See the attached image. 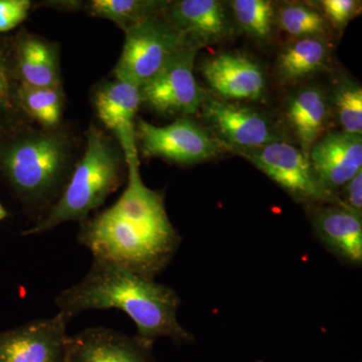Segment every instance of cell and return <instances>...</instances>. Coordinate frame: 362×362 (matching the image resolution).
Listing matches in <instances>:
<instances>
[{
  "instance_id": "cell-1",
  "label": "cell",
  "mask_w": 362,
  "mask_h": 362,
  "mask_svg": "<svg viewBox=\"0 0 362 362\" xmlns=\"http://www.w3.org/2000/svg\"><path fill=\"white\" fill-rule=\"evenodd\" d=\"M78 240L93 259L152 280L170 263L180 244L163 194L144 185L140 169H128L127 187L113 206L80 223Z\"/></svg>"
},
{
  "instance_id": "cell-2",
  "label": "cell",
  "mask_w": 362,
  "mask_h": 362,
  "mask_svg": "<svg viewBox=\"0 0 362 362\" xmlns=\"http://www.w3.org/2000/svg\"><path fill=\"white\" fill-rule=\"evenodd\" d=\"M54 301L70 320L85 311H123L137 328L135 339L146 349L151 350L159 338L175 342L192 338L178 322L180 300L173 288L101 259H93L87 275Z\"/></svg>"
},
{
  "instance_id": "cell-3",
  "label": "cell",
  "mask_w": 362,
  "mask_h": 362,
  "mask_svg": "<svg viewBox=\"0 0 362 362\" xmlns=\"http://www.w3.org/2000/svg\"><path fill=\"white\" fill-rule=\"evenodd\" d=\"M78 149L77 138L64 124L54 129L23 126L0 135V175L26 211L42 213V218L63 194Z\"/></svg>"
},
{
  "instance_id": "cell-4",
  "label": "cell",
  "mask_w": 362,
  "mask_h": 362,
  "mask_svg": "<svg viewBox=\"0 0 362 362\" xmlns=\"http://www.w3.org/2000/svg\"><path fill=\"white\" fill-rule=\"evenodd\" d=\"M85 141L84 153L63 194L49 213L23 233L25 237L42 235L69 221L82 223L127 181L125 156L110 133L90 122L85 131Z\"/></svg>"
},
{
  "instance_id": "cell-5",
  "label": "cell",
  "mask_w": 362,
  "mask_h": 362,
  "mask_svg": "<svg viewBox=\"0 0 362 362\" xmlns=\"http://www.w3.org/2000/svg\"><path fill=\"white\" fill-rule=\"evenodd\" d=\"M164 13L124 32L125 40L113 69L114 78L140 89L156 77L185 45L192 44Z\"/></svg>"
},
{
  "instance_id": "cell-6",
  "label": "cell",
  "mask_w": 362,
  "mask_h": 362,
  "mask_svg": "<svg viewBox=\"0 0 362 362\" xmlns=\"http://www.w3.org/2000/svg\"><path fill=\"white\" fill-rule=\"evenodd\" d=\"M239 154L277 183L294 201L307 206H339L337 194L319 180L308 154L289 142L278 140Z\"/></svg>"
},
{
  "instance_id": "cell-7",
  "label": "cell",
  "mask_w": 362,
  "mask_h": 362,
  "mask_svg": "<svg viewBox=\"0 0 362 362\" xmlns=\"http://www.w3.org/2000/svg\"><path fill=\"white\" fill-rule=\"evenodd\" d=\"M138 151L148 158H160L180 165L201 163L228 150L206 127L189 117H180L166 126L143 119L136 122Z\"/></svg>"
},
{
  "instance_id": "cell-8",
  "label": "cell",
  "mask_w": 362,
  "mask_h": 362,
  "mask_svg": "<svg viewBox=\"0 0 362 362\" xmlns=\"http://www.w3.org/2000/svg\"><path fill=\"white\" fill-rule=\"evenodd\" d=\"M199 47L188 44L156 76L140 88L142 105L159 115L189 117L197 113L206 94L194 76Z\"/></svg>"
},
{
  "instance_id": "cell-9",
  "label": "cell",
  "mask_w": 362,
  "mask_h": 362,
  "mask_svg": "<svg viewBox=\"0 0 362 362\" xmlns=\"http://www.w3.org/2000/svg\"><path fill=\"white\" fill-rule=\"evenodd\" d=\"M199 111L206 129L226 148L238 153L282 140L270 119L247 105L206 97Z\"/></svg>"
},
{
  "instance_id": "cell-10",
  "label": "cell",
  "mask_w": 362,
  "mask_h": 362,
  "mask_svg": "<svg viewBox=\"0 0 362 362\" xmlns=\"http://www.w3.org/2000/svg\"><path fill=\"white\" fill-rule=\"evenodd\" d=\"M92 106L105 130L120 145L128 169H140L136 139L137 113L142 105L140 89L122 81L106 80L95 86Z\"/></svg>"
},
{
  "instance_id": "cell-11",
  "label": "cell",
  "mask_w": 362,
  "mask_h": 362,
  "mask_svg": "<svg viewBox=\"0 0 362 362\" xmlns=\"http://www.w3.org/2000/svg\"><path fill=\"white\" fill-rule=\"evenodd\" d=\"M70 319L59 312L0 331V362H65Z\"/></svg>"
},
{
  "instance_id": "cell-12",
  "label": "cell",
  "mask_w": 362,
  "mask_h": 362,
  "mask_svg": "<svg viewBox=\"0 0 362 362\" xmlns=\"http://www.w3.org/2000/svg\"><path fill=\"white\" fill-rule=\"evenodd\" d=\"M202 77L216 95L226 101H258L266 94L263 69L239 52H225L206 58L201 64Z\"/></svg>"
},
{
  "instance_id": "cell-13",
  "label": "cell",
  "mask_w": 362,
  "mask_h": 362,
  "mask_svg": "<svg viewBox=\"0 0 362 362\" xmlns=\"http://www.w3.org/2000/svg\"><path fill=\"white\" fill-rule=\"evenodd\" d=\"M164 14L171 25L199 49L220 44L233 35L230 14L225 4L218 0L171 1Z\"/></svg>"
},
{
  "instance_id": "cell-14",
  "label": "cell",
  "mask_w": 362,
  "mask_h": 362,
  "mask_svg": "<svg viewBox=\"0 0 362 362\" xmlns=\"http://www.w3.org/2000/svg\"><path fill=\"white\" fill-rule=\"evenodd\" d=\"M309 158L324 187L337 194L362 170L361 135L327 131L312 146Z\"/></svg>"
},
{
  "instance_id": "cell-15",
  "label": "cell",
  "mask_w": 362,
  "mask_h": 362,
  "mask_svg": "<svg viewBox=\"0 0 362 362\" xmlns=\"http://www.w3.org/2000/svg\"><path fill=\"white\" fill-rule=\"evenodd\" d=\"M14 71L20 84L32 87L63 86L58 42L21 30L11 35Z\"/></svg>"
},
{
  "instance_id": "cell-16",
  "label": "cell",
  "mask_w": 362,
  "mask_h": 362,
  "mask_svg": "<svg viewBox=\"0 0 362 362\" xmlns=\"http://www.w3.org/2000/svg\"><path fill=\"white\" fill-rule=\"evenodd\" d=\"M65 362H154L151 350L135 337L106 327H93L70 337Z\"/></svg>"
},
{
  "instance_id": "cell-17",
  "label": "cell",
  "mask_w": 362,
  "mask_h": 362,
  "mask_svg": "<svg viewBox=\"0 0 362 362\" xmlns=\"http://www.w3.org/2000/svg\"><path fill=\"white\" fill-rule=\"evenodd\" d=\"M312 226L326 247L350 265H361V216L335 204L309 206Z\"/></svg>"
},
{
  "instance_id": "cell-18",
  "label": "cell",
  "mask_w": 362,
  "mask_h": 362,
  "mask_svg": "<svg viewBox=\"0 0 362 362\" xmlns=\"http://www.w3.org/2000/svg\"><path fill=\"white\" fill-rule=\"evenodd\" d=\"M331 106L322 90L316 86L302 88L289 98L286 117L290 128L305 153L326 132L330 118Z\"/></svg>"
},
{
  "instance_id": "cell-19",
  "label": "cell",
  "mask_w": 362,
  "mask_h": 362,
  "mask_svg": "<svg viewBox=\"0 0 362 362\" xmlns=\"http://www.w3.org/2000/svg\"><path fill=\"white\" fill-rule=\"evenodd\" d=\"M330 59V45L322 37H297L280 52L276 71L281 83L295 84L325 70Z\"/></svg>"
},
{
  "instance_id": "cell-20",
  "label": "cell",
  "mask_w": 362,
  "mask_h": 362,
  "mask_svg": "<svg viewBox=\"0 0 362 362\" xmlns=\"http://www.w3.org/2000/svg\"><path fill=\"white\" fill-rule=\"evenodd\" d=\"M16 99L23 115L33 125L44 129L63 125L66 106L63 86L44 88L20 84Z\"/></svg>"
},
{
  "instance_id": "cell-21",
  "label": "cell",
  "mask_w": 362,
  "mask_h": 362,
  "mask_svg": "<svg viewBox=\"0 0 362 362\" xmlns=\"http://www.w3.org/2000/svg\"><path fill=\"white\" fill-rule=\"evenodd\" d=\"M171 1L164 0H90L84 11L92 18L115 23L125 32L141 21L165 13Z\"/></svg>"
},
{
  "instance_id": "cell-22",
  "label": "cell",
  "mask_w": 362,
  "mask_h": 362,
  "mask_svg": "<svg viewBox=\"0 0 362 362\" xmlns=\"http://www.w3.org/2000/svg\"><path fill=\"white\" fill-rule=\"evenodd\" d=\"M20 85L14 71L11 35H0V135L32 124L16 99Z\"/></svg>"
},
{
  "instance_id": "cell-23",
  "label": "cell",
  "mask_w": 362,
  "mask_h": 362,
  "mask_svg": "<svg viewBox=\"0 0 362 362\" xmlns=\"http://www.w3.org/2000/svg\"><path fill=\"white\" fill-rule=\"evenodd\" d=\"M233 18L243 32L252 40L266 44L270 42L277 11L269 0H233L230 2Z\"/></svg>"
},
{
  "instance_id": "cell-24",
  "label": "cell",
  "mask_w": 362,
  "mask_h": 362,
  "mask_svg": "<svg viewBox=\"0 0 362 362\" xmlns=\"http://www.w3.org/2000/svg\"><path fill=\"white\" fill-rule=\"evenodd\" d=\"M277 23L288 35L297 37H322L329 23L318 9L298 2H287L277 11Z\"/></svg>"
},
{
  "instance_id": "cell-25",
  "label": "cell",
  "mask_w": 362,
  "mask_h": 362,
  "mask_svg": "<svg viewBox=\"0 0 362 362\" xmlns=\"http://www.w3.org/2000/svg\"><path fill=\"white\" fill-rule=\"evenodd\" d=\"M330 101L341 131L362 135L361 86L352 81L341 80L335 86Z\"/></svg>"
},
{
  "instance_id": "cell-26",
  "label": "cell",
  "mask_w": 362,
  "mask_h": 362,
  "mask_svg": "<svg viewBox=\"0 0 362 362\" xmlns=\"http://www.w3.org/2000/svg\"><path fill=\"white\" fill-rule=\"evenodd\" d=\"M318 4L324 18L339 30H343L361 11V2L356 0H322Z\"/></svg>"
},
{
  "instance_id": "cell-27",
  "label": "cell",
  "mask_w": 362,
  "mask_h": 362,
  "mask_svg": "<svg viewBox=\"0 0 362 362\" xmlns=\"http://www.w3.org/2000/svg\"><path fill=\"white\" fill-rule=\"evenodd\" d=\"M33 6L30 0H0V35L18 28L28 18Z\"/></svg>"
},
{
  "instance_id": "cell-28",
  "label": "cell",
  "mask_w": 362,
  "mask_h": 362,
  "mask_svg": "<svg viewBox=\"0 0 362 362\" xmlns=\"http://www.w3.org/2000/svg\"><path fill=\"white\" fill-rule=\"evenodd\" d=\"M339 206L361 216L362 214V170L337 192Z\"/></svg>"
},
{
  "instance_id": "cell-29",
  "label": "cell",
  "mask_w": 362,
  "mask_h": 362,
  "mask_svg": "<svg viewBox=\"0 0 362 362\" xmlns=\"http://www.w3.org/2000/svg\"><path fill=\"white\" fill-rule=\"evenodd\" d=\"M7 216H8V213H7L6 209L4 206V204L0 202V221L6 220Z\"/></svg>"
},
{
  "instance_id": "cell-30",
  "label": "cell",
  "mask_w": 362,
  "mask_h": 362,
  "mask_svg": "<svg viewBox=\"0 0 362 362\" xmlns=\"http://www.w3.org/2000/svg\"><path fill=\"white\" fill-rule=\"evenodd\" d=\"M259 362H262V361H259Z\"/></svg>"
}]
</instances>
